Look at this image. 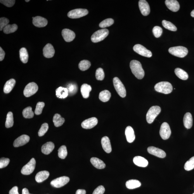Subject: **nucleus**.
I'll return each mask as SVG.
<instances>
[{"label": "nucleus", "instance_id": "1", "mask_svg": "<svg viewBox=\"0 0 194 194\" xmlns=\"http://www.w3.org/2000/svg\"><path fill=\"white\" fill-rule=\"evenodd\" d=\"M130 67L132 72L137 79H143L145 75V72L141 63L137 60H132L130 63Z\"/></svg>", "mask_w": 194, "mask_h": 194}, {"label": "nucleus", "instance_id": "2", "mask_svg": "<svg viewBox=\"0 0 194 194\" xmlns=\"http://www.w3.org/2000/svg\"><path fill=\"white\" fill-rule=\"evenodd\" d=\"M155 90L158 93L167 94L171 93L172 91V85L168 82H161L155 85Z\"/></svg>", "mask_w": 194, "mask_h": 194}, {"label": "nucleus", "instance_id": "3", "mask_svg": "<svg viewBox=\"0 0 194 194\" xmlns=\"http://www.w3.org/2000/svg\"><path fill=\"white\" fill-rule=\"evenodd\" d=\"M161 111L159 106H154L151 107L147 113L146 118L148 124H151L153 123Z\"/></svg>", "mask_w": 194, "mask_h": 194}, {"label": "nucleus", "instance_id": "4", "mask_svg": "<svg viewBox=\"0 0 194 194\" xmlns=\"http://www.w3.org/2000/svg\"><path fill=\"white\" fill-rule=\"evenodd\" d=\"M169 52L172 55L180 58L184 57L188 53L187 49L182 46L171 47L169 49Z\"/></svg>", "mask_w": 194, "mask_h": 194}, {"label": "nucleus", "instance_id": "5", "mask_svg": "<svg viewBox=\"0 0 194 194\" xmlns=\"http://www.w3.org/2000/svg\"><path fill=\"white\" fill-rule=\"evenodd\" d=\"M109 33V30L106 28L98 30L92 35L91 41L95 43L102 41L108 36Z\"/></svg>", "mask_w": 194, "mask_h": 194}, {"label": "nucleus", "instance_id": "6", "mask_svg": "<svg viewBox=\"0 0 194 194\" xmlns=\"http://www.w3.org/2000/svg\"><path fill=\"white\" fill-rule=\"evenodd\" d=\"M114 86L116 91L122 98H125L126 96V91L125 87L119 78L115 77L113 80Z\"/></svg>", "mask_w": 194, "mask_h": 194}, {"label": "nucleus", "instance_id": "7", "mask_svg": "<svg viewBox=\"0 0 194 194\" xmlns=\"http://www.w3.org/2000/svg\"><path fill=\"white\" fill-rule=\"evenodd\" d=\"M88 13L89 12L86 9H76L70 11L67 15L71 18H78L86 16Z\"/></svg>", "mask_w": 194, "mask_h": 194}, {"label": "nucleus", "instance_id": "8", "mask_svg": "<svg viewBox=\"0 0 194 194\" xmlns=\"http://www.w3.org/2000/svg\"><path fill=\"white\" fill-rule=\"evenodd\" d=\"M38 90L37 85L34 82H30L26 86L23 94L26 97H29L35 94Z\"/></svg>", "mask_w": 194, "mask_h": 194}, {"label": "nucleus", "instance_id": "9", "mask_svg": "<svg viewBox=\"0 0 194 194\" xmlns=\"http://www.w3.org/2000/svg\"><path fill=\"white\" fill-rule=\"evenodd\" d=\"M36 166V161L32 158L27 164L23 166L21 170V173L23 175H28L34 172Z\"/></svg>", "mask_w": 194, "mask_h": 194}, {"label": "nucleus", "instance_id": "10", "mask_svg": "<svg viewBox=\"0 0 194 194\" xmlns=\"http://www.w3.org/2000/svg\"><path fill=\"white\" fill-rule=\"evenodd\" d=\"M171 131L168 124L167 122L163 123L160 127V134L164 140L168 139L171 135Z\"/></svg>", "mask_w": 194, "mask_h": 194}, {"label": "nucleus", "instance_id": "11", "mask_svg": "<svg viewBox=\"0 0 194 194\" xmlns=\"http://www.w3.org/2000/svg\"><path fill=\"white\" fill-rule=\"evenodd\" d=\"M133 49L136 53L142 56L148 58L151 57L152 56V52L141 45L138 44L135 45Z\"/></svg>", "mask_w": 194, "mask_h": 194}, {"label": "nucleus", "instance_id": "12", "mask_svg": "<svg viewBox=\"0 0 194 194\" xmlns=\"http://www.w3.org/2000/svg\"><path fill=\"white\" fill-rule=\"evenodd\" d=\"M70 181L69 177L63 176L53 180L51 182V185L55 188H61L65 186Z\"/></svg>", "mask_w": 194, "mask_h": 194}, {"label": "nucleus", "instance_id": "13", "mask_svg": "<svg viewBox=\"0 0 194 194\" xmlns=\"http://www.w3.org/2000/svg\"><path fill=\"white\" fill-rule=\"evenodd\" d=\"M98 123V119L95 117H92L85 120L82 122L81 126L84 129H90L95 127Z\"/></svg>", "mask_w": 194, "mask_h": 194}, {"label": "nucleus", "instance_id": "14", "mask_svg": "<svg viewBox=\"0 0 194 194\" xmlns=\"http://www.w3.org/2000/svg\"><path fill=\"white\" fill-rule=\"evenodd\" d=\"M148 151L151 154L159 158H164L166 156V153L164 151L155 147H149L148 148Z\"/></svg>", "mask_w": 194, "mask_h": 194}, {"label": "nucleus", "instance_id": "15", "mask_svg": "<svg viewBox=\"0 0 194 194\" xmlns=\"http://www.w3.org/2000/svg\"><path fill=\"white\" fill-rule=\"evenodd\" d=\"M138 6L142 15L144 16H147L150 14V9L149 5L145 0L139 1Z\"/></svg>", "mask_w": 194, "mask_h": 194}, {"label": "nucleus", "instance_id": "16", "mask_svg": "<svg viewBox=\"0 0 194 194\" xmlns=\"http://www.w3.org/2000/svg\"><path fill=\"white\" fill-rule=\"evenodd\" d=\"M30 137L27 135L23 134L15 139L13 143L15 147H18L27 143L30 141Z\"/></svg>", "mask_w": 194, "mask_h": 194}, {"label": "nucleus", "instance_id": "17", "mask_svg": "<svg viewBox=\"0 0 194 194\" xmlns=\"http://www.w3.org/2000/svg\"><path fill=\"white\" fill-rule=\"evenodd\" d=\"M61 34L65 41L67 42L72 41L75 39V32L67 28L63 30Z\"/></svg>", "mask_w": 194, "mask_h": 194}, {"label": "nucleus", "instance_id": "18", "mask_svg": "<svg viewBox=\"0 0 194 194\" xmlns=\"http://www.w3.org/2000/svg\"><path fill=\"white\" fill-rule=\"evenodd\" d=\"M32 23L35 27H43L48 24V21L41 16H36L32 20Z\"/></svg>", "mask_w": 194, "mask_h": 194}, {"label": "nucleus", "instance_id": "19", "mask_svg": "<svg viewBox=\"0 0 194 194\" xmlns=\"http://www.w3.org/2000/svg\"><path fill=\"white\" fill-rule=\"evenodd\" d=\"M55 52L53 46L51 44H47L43 49L44 56L46 58L53 57L55 54Z\"/></svg>", "mask_w": 194, "mask_h": 194}, {"label": "nucleus", "instance_id": "20", "mask_svg": "<svg viewBox=\"0 0 194 194\" xmlns=\"http://www.w3.org/2000/svg\"><path fill=\"white\" fill-rule=\"evenodd\" d=\"M165 3L168 8L174 12L178 11L180 9L179 2L176 0H166Z\"/></svg>", "mask_w": 194, "mask_h": 194}, {"label": "nucleus", "instance_id": "21", "mask_svg": "<svg viewBox=\"0 0 194 194\" xmlns=\"http://www.w3.org/2000/svg\"><path fill=\"white\" fill-rule=\"evenodd\" d=\"M101 143L104 150L107 153H110L112 151V146L109 138L107 136L103 137L101 139Z\"/></svg>", "mask_w": 194, "mask_h": 194}, {"label": "nucleus", "instance_id": "22", "mask_svg": "<svg viewBox=\"0 0 194 194\" xmlns=\"http://www.w3.org/2000/svg\"><path fill=\"white\" fill-rule=\"evenodd\" d=\"M125 134L127 141L129 143H133L135 139V136L133 129L131 127L129 126L126 127L125 130Z\"/></svg>", "mask_w": 194, "mask_h": 194}, {"label": "nucleus", "instance_id": "23", "mask_svg": "<svg viewBox=\"0 0 194 194\" xmlns=\"http://www.w3.org/2000/svg\"><path fill=\"white\" fill-rule=\"evenodd\" d=\"M134 164L139 167H146L148 166V162L145 158L140 156H137L133 158Z\"/></svg>", "mask_w": 194, "mask_h": 194}, {"label": "nucleus", "instance_id": "24", "mask_svg": "<svg viewBox=\"0 0 194 194\" xmlns=\"http://www.w3.org/2000/svg\"><path fill=\"white\" fill-rule=\"evenodd\" d=\"M55 148L54 144L52 142H47L42 146L41 151L46 155H49L53 151Z\"/></svg>", "mask_w": 194, "mask_h": 194}, {"label": "nucleus", "instance_id": "25", "mask_svg": "<svg viewBox=\"0 0 194 194\" xmlns=\"http://www.w3.org/2000/svg\"><path fill=\"white\" fill-rule=\"evenodd\" d=\"M183 124L187 129H190L192 126L193 118L190 113H187L183 118Z\"/></svg>", "mask_w": 194, "mask_h": 194}, {"label": "nucleus", "instance_id": "26", "mask_svg": "<svg viewBox=\"0 0 194 194\" xmlns=\"http://www.w3.org/2000/svg\"><path fill=\"white\" fill-rule=\"evenodd\" d=\"M90 162L95 167L98 169H104L106 166L104 162L98 158H92Z\"/></svg>", "mask_w": 194, "mask_h": 194}, {"label": "nucleus", "instance_id": "27", "mask_svg": "<svg viewBox=\"0 0 194 194\" xmlns=\"http://www.w3.org/2000/svg\"><path fill=\"white\" fill-rule=\"evenodd\" d=\"M49 176V172L47 171L40 172L35 176V180L38 183H41L48 179Z\"/></svg>", "mask_w": 194, "mask_h": 194}, {"label": "nucleus", "instance_id": "28", "mask_svg": "<svg viewBox=\"0 0 194 194\" xmlns=\"http://www.w3.org/2000/svg\"><path fill=\"white\" fill-rule=\"evenodd\" d=\"M56 95L60 99H65L68 95V92L67 88L62 87H58L56 90Z\"/></svg>", "mask_w": 194, "mask_h": 194}, {"label": "nucleus", "instance_id": "29", "mask_svg": "<svg viewBox=\"0 0 194 194\" xmlns=\"http://www.w3.org/2000/svg\"><path fill=\"white\" fill-rule=\"evenodd\" d=\"M16 84L15 79H11L7 81L4 87V92L5 93L8 94L12 90Z\"/></svg>", "mask_w": 194, "mask_h": 194}, {"label": "nucleus", "instance_id": "30", "mask_svg": "<svg viewBox=\"0 0 194 194\" xmlns=\"http://www.w3.org/2000/svg\"><path fill=\"white\" fill-rule=\"evenodd\" d=\"M91 90V87L90 85L86 84H83L81 87V92L83 98L85 99L88 98Z\"/></svg>", "mask_w": 194, "mask_h": 194}, {"label": "nucleus", "instance_id": "31", "mask_svg": "<svg viewBox=\"0 0 194 194\" xmlns=\"http://www.w3.org/2000/svg\"><path fill=\"white\" fill-rule=\"evenodd\" d=\"M125 185L127 188L129 189H133L140 187L141 183L140 182L137 180L131 179L127 181Z\"/></svg>", "mask_w": 194, "mask_h": 194}, {"label": "nucleus", "instance_id": "32", "mask_svg": "<svg viewBox=\"0 0 194 194\" xmlns=\"http://www.w3.org/2000/svg\"><path fill=\"white\" fill-rule=\"evenodd\" d=\"M175 73L177 76L180 79L182 80H186L188 78V75L185 71L180 68H177L175 70Z\"/></svg>", "mask_w": 194, "mask_h": 194}, {"label": "nucleus", "instance_id": "33", "mask_svg": "<svg viewBox=\"0 0 194 194\" xmlns=\"http://www.w3.org/2000/svg\"><path fill=\"white\" fill-rule=\"evenodd\" d=\"M111 96L110 92L107 90H105L99 94V99L103 102H106L110 100Z\"/></svg>", "mask_w": 194, "mask_h": 194}, {"label": "nucleus", "instance_id": "34", "mask_svg": "<svg viewBox=\"0 0 194 194\" xmlns=\"http://www.w3.org/2000/svg\"><path fill=\"white\" fill-rule=\"evenodd\" d=\"M53 122L56 127H59L63 124L65 122V119L61 117L60 114H56L53 117Z\"/></svg>", "mask_w": 194, "mask_h": 194}, {"label": "nucleus", "instance_id": "35", "mask_svg": "<svg viewBox=\"0 0 194 194\" xmlns=\"http://www.w3.org/2000/svg\"><path fill=\"white\" fill-rule=\"evenodd\" d=\"M20 57L22 62L24 63L28 62V55L27 49L25 48H21L20 51Z\"/></svg>", "mask_w": 194, "mask_h": 194}, {"label": "nucleus", "instance_id": "36", "mask_svg": "<svg viewBox=\"0 0 194 194\" xmlns=\"http://www.w3.org/2000/svg\"><path fill=\"white\" fill-rule=\"evenodd\" d=\"M18 29V26L15 24H8L3 29V32L6 34H9L15 32Z\"/></svg>", "mask_w": 194, "mask_h": 194}, {"label": "nucleus", "instance_id": "37", "mask_svg": "<svg viewBox=\"0 0 194 194\" xmlns=\"http://www.w3.org/2000/svg\"><path fill=\"white\" fill-rule=\"evenodd\" d=\"M14 124L13 114L12 112H9L7 115L5 126L7 128H9L13 126Z\"/></svg>", "mask_w": 194, "mask_h": 194}, {"label": "nucleus", "instance_id": "38", "mask_svg": "<svg viewBox=\"0 0 194 194\" xmlns=\"http://www.w3.org/2000/svg\"><path fill=\"white\" fill-rule=\"evenodd\" d=\"M23 117L25 118H32L34 117V113L32 111V108L30 106L26 108L22 112Z\"/></svg>", "mask_w": 194, "mask_h": 194}, {"label": "nucleus", "instance_id": "39", "mask_svg": "<svg viewBox=\"0 0 194 194\" xmlns=\"http://www.w3.org/2000/svg\"><path fill=\"white\" fill-rule=\"evenodd\" d=\"M91 65V63L88 60H84L80 61L79 66V69L82 71H85L89 69Z\"/></svg>", "mask_w": 194, "mask_h": 194}, {"label": "nucleus", "instance_id": "40", "mask_svg": "<svg viewBox=\"0 0 194 194\" xmlns=\"http://www.w3.org/2000/svg\"><path fill=\"white\" fill-rule=\"evenodd\" d=\"M162 25L166 29L175 32L177 30V28L171 22L166 20H163L162 21Z\"/></svg>", "mask_w": 194, "mask_h": 194}, {"label": "nucleus", "instance_id": "41", "mask_svg": "<svg viewBox=\"0 0 194 194\" xmlns=\"http://www.w3.org/2000/svg\"><path fill=\"white\" fill-rule=\"evenodd\" d=\"M67 148L65 145L61 146L58 150V155L61 159H65L67 155Z\"/></svg>", "mask_w": 194, "mask_h": 194}, {"label": "nucleus", "instance_id": "42", "mask_svg": "<svg viewBox=\"0 0 194 194\" xmlns=\"http://www.w3.org/2000/svg\"><path fill=\"white\" fill-rule=\"evenodd\" d=\"M67 89L68 92V95H73L77 93L78 87L76 84L70 83L67 85Z\"/></svg>", "mask_w": 194, "mask_h": 194}, {"label": "nucleus", "instance_id": "43", "mask_svg": "<svg viewBox=\"0 0 194 194\" xmlns=\"http://www.w3.org/2000/svg\"><path fill=\"white\" fill-rule=\"evenodd\" d=\"M184 168L187 171H190L194 169V156L186 162Z\"/></svg>", "mask_w": 194, "mask_h": 194}, {"label": "nucleus", "instance_id": "44", "mask_svg": "<svg viewBox=\"0 0 194 194\" xmlns=\"http://www.w3.org/2000/svg\"><path fill=\"white\" fill-rule=\"evenodd\" d=\"M114 21L112 18H108L102 21V22L99 24V27L101 28H105L110 27L112 25Z\"/></svg>", "mask_w": 194, "mask_h": 194}, {"label": "nucleus", "instance_id": "45", "mask_svg": "<svg viewBox=\"0 0 194 194\" xmlns=\"http://www.w3.org/2000/svg\"><path fill=\"white\" fill-rule=\"evenodd\" d=\"M95 76L97 80L102 81L104 78L105 74L102 68H99L96 70Z\"/></svg>", "mask_w": 194, "mask_h": 194}, {"label": "nucleus", "instance_id": "46", "mask_svg": "<svg viewBox=\"0 0 194 194\" xmlns=\"http://www.w3.org/2000/svg\"><path fill=\"white\" fill-rule=\"evenodd\" d=\"M45 106V103L43 102H39L37 103L36 109L35 110V113L37 115L41 114L42 109Z\"/></svg>", "mask_w": 194, "mask_h": 194}, {"label": "nucleus", "instance_id": "47", "mask_svg": "<svg viewBox=\"0 0 194 194\" xmlns=\"http://www.w3.org/2000/svg\"><path fill=\"white\" fill-rule=\"evenodd\" d=\"M48 129L49 126L48 124L44 123V124H42L38 132L39 136L41 137L43 136L48 131Z\"/></svg>", "mask_w": 194, "mask_h": 194}, {"label": "nucleus", "instance_id": "48", "mask_svg": "<svg viewBox=\"0 0 194 194\" xmlns=\"http://www.w3.org/2000/svg\"><path fill=\"white\" fill-rule=\"evenodd\" d=\"M153 32L154 36L157 38L160 37L162 33V28L158 26H156L153 27Z\"/></svg>", "mask_w": 194, "mask_h": 194}, {"label": "nucleus", "instance_id": "49", "mask_svg": "<svg viewBox=\"0 0 194 194\" xmlns=\"http://www.w3.org/2000/svg\"><path fill=\"white\" fill-rule=\"evenodd\" d=\"M9 21L8 18L1 17L0 18V31L3 30V28L8 25Z\"/></svg>", "mask_w": 194, "mask_h": 194}, {"label": "nucleus", "instance_id": "50", "mask_svg": "<svg viewBox=\"0 0 194 194\" xmlns=\"http://www.w3.org/2000/svg\"><path fill=\"white\" fill-rule=\"evenodd\" d=\"M10 160L8 158H2L0 159V168L6 167L9 164Z\"/></svg>", "mask_w": 194, "mask_h": 194}, {"label": "nucleus", "instance_id": "51", "mask_svg": "<svg viewBox=\"0 0 194 194\" xmlns=\"http://www.w3.org/2000/svg\"><path fill=\"white\" fill-rule=\"evenodd\" d=\"M15 2V0H1L0 1L1 3L3 4L4 5L8 7H11L13 6Z\"/></svg>", "mask_w": 194, "mask_h": 194}, {"label": "nucleus", "instance_id": "52", "mask_svg": "<svg viewBox=\"0 0 194 194\" xmlns=\"http://www.w3.org/2000/svg\"><path fill=\"white\" fill-rule=\"evenodd\" d=\"M105 191V188L103 186H99L94 191L93 194H103Z\"/></svg>", "mask_w": 194, "mask_h": 194}, {"label": "nucleus", "instance_id": "53", "mask_svg": "<svg viewBox=\"0 0 194 194\" xmlns=\"http://www.w3.org/2000/svg\"><path fill=\"white\" fill-rule=\"evenodd\" d=\"M9 194H19L18 192L17 187H14L9 192Z\"/></svg>", "mask_w": 194, "mask_h": 194}, {"label": "nucleus", "instance_id": "54", "mask_svg": "<svg viewBox=\"0 0 194 194\" xmlns=\"http://www.w3.org/2000/svg\"><path fill=\"white\" fill-rule=\"evenodd\" d=\"M5 53L1 47H0V61H2L4 58Z\"/></svg>", "mask_w": 194, "mask_h": 194}, {"label": "nucleus", "instance_id": "55", "mask_svg": "<svg viewBox=\"0 0 194 194\" xmlns=\"http://www.w3.org/2000/svg\"><path fill=\"white\" fill-rule=\"evenodd\" d=\"M86 191L84 190H82V189H79L78 190L75 194H86Z\"/></svg>", "mask_w": 194, "mask_h": 194}, {"label": "nucleus", "instance_id": "56", "mask_svg": "<svg viewBox=\"0 0 194 194\" xmlns=\"http://www.w3.org/2000/svg\"><path fill=\"white\" fill-rule=\"evenodd\" d=\"M22 194H32L29 192V191L27 188H23L22 191Z\"/></svg>", "mask_w": 194, "mask_h": 194}, {"label": "nucleus", "instance_id": "57", "mask_svg": "<svg viewBox=\"0 0 194 194\" xmlns=\"http://www.w3.org/2000/svg\"><path fill=\"white\" fill-rule=\"evenodd\" d=\"M191 15L193 17H194V9L191 12Z\"/></svg>", "mask_w": 194, "mask_h": 194}, {"label": "nucleus", "instance_id": "58", "mask_svg": "<svg viewBox=\"0 0 194 194\" xmlns=\"http://www.w3.org/2000/svg\"><path fill=\"white\" fill-rule=\"evenodd\" d=\"M25 2H29L30 1V0H28V1H27V0H25Z\"/></svg>", "mask_w": 194, "mask_h": 194}, {"label": "nucleus", "instance_id": "59", "mask_svg": "<svg viewBox=\"0 0 194 194\" xmlns=\"http://www.w3.org/2000/svg\"><path fill=\"white\" fill-rule=\"evenodd\" d=\"M193 194H194V193H193Z\"/></svg>", "mask_w": 194, "mask_h": 194}]
</instances>
